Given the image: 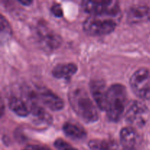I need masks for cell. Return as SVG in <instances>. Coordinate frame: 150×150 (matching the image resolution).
Listing matches in <instances>:
<instances>
[{
    "label": "cell",
    "mask_w": 150,
    "mask_h": 150,
    "mask_svg": "<svg viewBox=\"0 0 150 150\" xmlns=\"http://www.w3.org/2000/svg\"><path fill=\"white\" fill-rule=\"evenodd\" d=\"M69 100L73 109L82 120L91 123L98 120L96 106L83 89L75 88L70 91Z\"/></svg>",
    "instance_id": "obj_1"
},
{
    "label": "cell",
    "mask_w": 150,
    "mask_h": 150,
    "mask_svg": "<svg viewBox=\"0 0 150 150\" xmlns=\"http://www.w3.org/2000/svg\"><path fill=\"white\" fill-rule=\"evenodd\" d=\"M125 117L126 121L133 127H142L147 120L148 108L142 101H130L127 105Z\"/></svg>",
    "instance_id": "obj_6"
},
{
    "label": "cell",
    "mask_w": 150,
    "mask_h": 150,
    "mask_svg": "<svg viewBox=\"0 0 150 150\" xmlns=\"http://www.w3.org/2000/svg\"><path fill=\"white\" fill-rule=\"evenodd\" d=\"M132 90L141 99L150 100V71L146 68L136 70L130 80Z\"/></svg>",
    "instance_id": "obj_5"
},
{
    "label": "cell",
    "mask_w": 150,
    "mask_h": 150,
    "mask_svg": "<svg viewBox=\"0 0 150 150\" xmlns=\"http://www.w3.org/2000/svg\"><path fill=\"white\" fill-rule=\"evenodd\" d=\"M22 150H51L47 146L38 144H31L25 146Z\"/></svg>",
    "instance_id": "obj_19"
},
{
    "label": "cell",
    "mask_w": 150,
    "mask_h": 150,
    "mask_svg": "<svg viewBox=\"0 0 150 150\" xmlns=\"http://www.w3.org/2000/svg\"><path fill=\"white\" fill-rule=\"evenodd\" d=\"M38 36L41 45L46 49L53 50L57 48L61 43V38L54 31L43 25L38 28Z\"/></svg>",
    "instance_id": "obj_8"
},
{
    "label": "cell",
    "mask_w": 150,
    "mask_h": 150,
    "mask_svg": "<svg viewBox=\"0 0 150 150\" xmlns=\"http://www.w3.org/2000/svg\"><path fill=\"white\" fill-rule=\"evenodd\" d=\"M63 131L67 137L73 140H83L86 137V130L76 123H64L63 125Z\"/></svg>",
    "instance_id": "obj_13"
},
{
    "label": "cell",
    "mask_w": 150,
    "mask_h": 150,
    "mask_svg": "<svg viewBox=\"0 0 150 150\" xmlns=\"http://www.w3.org/2000/svg\"><path fill=\"white\" fill-rule=\"evenodd\" d=\"M38 95L42 103L53 111H59L64 107V102L58 95L47 88H39Z\"/></svg>",
    "instance_id": "obj_9"
},
{
    "label": "cell",
    "mask_w": 150,
    "mask_h": 150,
    "mask_svg": "<svg viewBox=\"0 0 150 150\" xmlns=\"http://www.w3.org/2000/svg\"><path fill=\"white\" fill-rule=\"evenodd\" d=\"M51 12L57 17H61V16H62V9L61 5L59 4H53L52 7H51Z\"/></svg>",
    "instance_id": "obj_18"
},
{
    "label": "cell",
    "mask_w": 150,
    "mask_h": 150,
    "mask_svg": "<svg viewBox=\"0 0 150 150\" xmlns=\"http://www.w3.org/2000/svg\"><path fill=\"white\" fill-rule=\"evenodd\" d=\"M77 65L74 63H65L56 65L52 70V74L57 79H70L77 72Z\"/></svg>",
    "instance_id": "obj_12"
},
{
    "label": "cell",
    "mask_w": 150,
    "mask_h": 150,
    "mask_svg": "<svg viewBox=\"0 0 150 150\" xmlns=\"http://www.w3.org/2000/svg\"><path fill=\"white\" fill-rule=\"evenodd\" d=\"M1 33H3V32H4L6 35H10L11 33V29H10L9 23L2 16L1 17Z\"/></svg>",
    "instance_id": "obj_17"
},
{
    "label": "cell",
    "mask_w": 150,
    "mask_h": 150,
    "mask_svg": "<svg viewBox=\"0 0 150 150\" xmlns=\"http://www.w3.org/2000/svg\"><path fill=\"white\" fill-rule=\"evenodd\" d=\"M89 146L91 150H117L118 144L111 139H93L89 142Z\"/></svg>",
    "instance_id": "obj_15"
},
{
    "label": "cell",
    "mask_w": 150,
    "mask_h": 150,
    "mask_svg": "<svg viewBox=\"0 0 150 150\" xmlns=\"http://www.w3.org/2000/svg\"><path fill=\"white\" fill-rule=\"evenodd\" d=\"M150 9L144 5H135L127 12V21L131 23H140L146 19L149 20Z\"/></svg>",
    "instance_id": "obj_10"
},
{
    "label": "cell",
    "mask_w": 150,
    "mask_h": 150,
    "mask_svg": "<svg viewBox=\"0 0 150 150\" xmlns=\"http://www.w3.org/2000/svg\"><path fill=\"white\" fill-rule=\"evenodd\" d=\"M149 21H150V16H149Z\"/></svg>",
    "instance_id": "obj_22"
},
{
    "label": "cell",
    "mask_w": 150,
    "mask_h": 150,
    "mask_svg": "<svg viewBox=\"0 0 150 150\" xmlns=\"http://www.w3.org/2000/svg\"><path fill=\"white\" fill-rule=\"evenodd\" d=\"M81 7L90 16H120L119 2L108 1H83Z\"/></svg>",
    "instance_id": "obj_4"
},
{
    "label": "cell",
    "mask_w": 150,
    "mask_h": 150,
    "mask_svg": "<svg viewBox=\"0 0 150 150\" xmlns=\"http://www.w3.org/2000/svg\"><path fill=\"white\" fill-rule=\"evenodd\" d=\"M139 139V134L133 127H123L120 132V140L125 148L135 149Z\"/></svg>",
    "instance_id": "obj_11"
},
{
    "label": "cell",
    "mask_w": 150,
    "mask_h": 150,
    "mask_svg": "<svg viewBox=\"0 0 150 150\" xmlns=\"http://www.w3.org/2000/svg\"><path fill=\"white\" fill-rule=\"evenodd\" d=\"M19 2L21 3V4H25V5H29V4L32 3V1H26V0H25V1H19Z\"/></svg>",
    "instance_id": "obj_20"
},
{
    "label": "cell",
    "mask_w": 150,
    "mask_h": 150,
    "mask_svg": "<svg viewBox=\"0 0 150 150\" xmlns=\"http://www.w3.org/2000/svg\"><path fill=\"white\" fill-rule=\"evenodd\" d=\"M108 90L105 83L101 79H95L90 83V92L95 103L101 110H105Z\"/></svg>",
    "instance_id": "obj_7"
},
{
    "label": "cell",
    "mask_w": 150,
    "mask_h": 150,
    "mask_svg": "<svg viewBox=\"0 0 150 150\" xmlns=\"http://www.w3.org/2000/svg\"><path fill=\"white\" fill-rule=\"evenodd\" d=\"M120 16H90L83 21L85 32L93 36L110 34L117 26Z\"/></svg>",
    "instance_id": "obj_3"
},
{
    "label": "cell",
    "mask_w": 150,
    "mask_h": 150,
    "mask_svg": "<svg viewBox=\"0 0 150 150\" xmlns=\"http://www.w3.org/2000/svg\"><path fill=\"white\" fill-rule=\"evenodd\" d=\"M123 150H135V149H128V148H125Z\"/></svg>",
    "instance_id": "obj_21"
},
{
    "label": "cell",
    "mask_w": 150,
    "mask_h": 150,
    "mask_svg": "<svg viewBox=\"0 0 150 150\" xmlns=\"http://www.w3.org/2000/svg\"><path fill=\"white\" fill-rule=\"evenodd\" d=\"M54 146L59 150H78L62 139H57L54 142Z\"/></svg>",
    "instance_id": "obj_16"
},
{
    "label": "cell",
    "mask_w": 150,
    "mask_h": 150,
    "mask_svg": "<svg viewBox=\"0 0 150 150\" xmlns=\"http://www.w3.org/2000/svg\"><path fill=\"white\" fill-rule=\"evenodd\" d=\"M127 95L125 86L115 83L108 88L105 111L108 119L112 122L120 121L125 113Z\"/></svg>",
    "instance_id": "obj_2"
},
{
    "label": "cell",
    "mask_w": 150,
    "mask_h": 150,
    "mask_svg": "<svg viewBox=\"0 0 150 150\" xmlns=\"http://www.w3.org/2000/svg\"><path fill=\"white\" fill-rule=\"evenodd\" d=\"M9 107L12 111L20 117H26L30 113V108L23 100L16 97H13L9 100Z\"/></svg>",
    "instance_id": "obj_14"
}]
</instances>
